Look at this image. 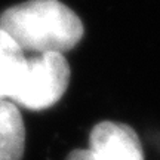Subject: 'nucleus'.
<instances>
[{"label": "nucleus", "instance_id": "obj_1", "mask_svg": "<svg viewBox=\"0 0 160 160\" xmlns=\"http://www.w3.org/2000/svg\"><path fill=\"white\" fill-rule=\"evenodd\" d=\"M0 28L22 52L62 53L79 45L85 28L74 11L59 0H28L2 12Z\"/></svg>", "mask_w": 160, "mask_h": 160}, {"label": "nucleus", "instance_id": "obj_2", "mask_svg": "<svg viewBox=\"0 0 160 160\" xmlns=\"http://www.w3.org/2000/svg\"><path fill=\"white\" fill-rule=\"evenodd\" d=\"M70 76V65L62 53L51 52L27 58L22 80L11 102L33 111L51 108L65 93Z\"/></svg>", "mask_w": 160, "mask_h": 160}, {"label": "nucleus", "instance_id": "obj_3", "mask_svg": "<svg viewBox=\"0 0 160 160\" xmlns=\"http://www.w3.org/2000/svg\"><path fill=\"white\" fill-rule=\"evenodd\" d=\"M89 150L95 160H144L137 132L117 122H101L93 126Z\"/></svg>", "mask_w": 160, "mask_h": 160}, {"label": "nucleus", "instance_id": "obj_4", "mask_svg": "<svg viewBox=\"0 0 160 160\" xmlns=\"http://www.w3.org/2000/svg\"><path fill=\"white\" fill-rule=\"evenodd\" d=\"M25 150V126L18 105L0 99V160H21Z\"/></svg>", "mask_w": 160, "mask_h": 160}, {"label": "nucleus", "instance_id": "obj_5", "mask_svg": "<svg viewBox=\"0 0 160 160\" xmlns=\"http://www.w3.org/2000/svg\"><path fill=\"white\" fill-rule=\"evenodd\" d=\"M27 58L21 49L0 52V99L11 101L19 88Z\"/></svg>", "mask_w": 160, "mask_h": 160}, {"label": "nucleus", "instance_id": "obj_6", "mask_svg": "<svg viewBox=\"0 0 160 160\" xmlns=\"http://www.w3.org/2000/svg\"><path fill=\"white\" fill-rule=\"evenodd\" d=\"M12 49H21V48L15 43V40L12 39L5 30L0 28V52L12 51Z\"/></svg>", "mask_w": 160, "mask_h": 160}, {"label": "nucleus", "instance_id": "obj_7", "mask_svg": "<svg viewBox=\"0 0 160 160\" xmlns=\"http://www.w3.org/2000/svg\"><path fill=\"white\" fill-rule=\"evenodd\" d=\"M67 160H95L89 148H77L67 156Z\"/></svg>", "mask_w": 160, "mask_h": 160}]
</instances>
